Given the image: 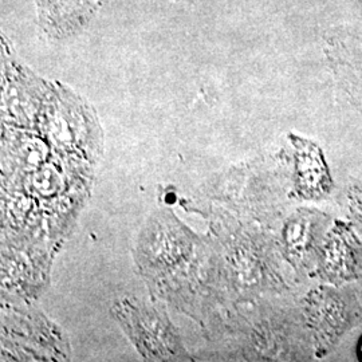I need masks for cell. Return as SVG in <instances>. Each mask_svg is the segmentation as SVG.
<instances>
[{
    "label": "cell",
    "mask_w": 362,
    "mask_h": 362,
    "mask_svg": "<svg viewBox=\"0 0 362 362\" xmlns=\"http://www.w3.org/2000/svg\"><path fill=\"white\" fill-rule=\"evenodd\" d=\"M134 314L136 315H133L132 320L136 325V329L133 327V332L136 334V342H137V345H141V344L145 345L144 348H146V356H149V349H151L149 345L155 341L156 336L160 337L164 342L168 341L169 344H172V345L180 346L176 337L172 336L168 320L158 317L155 311L152 310H145V313L136 310Z\"/></svg>",
    "instance_id": "6da1fadb"
},
{
    "label": "cell",
    "mask_w": 362,
    "mask_h": 362,
    "mask_svg": "<svg viewBox=\"0 0 362 362\" xmlns=\"http://www.w3.org/2000/svg\"><path fill=\"white\" fill-rule=\"evenodd\" d=\"M358 354H360V358L362 360V339L361 342H360V348H358Z\"/></svg>",
    "instance_id": "7a4b0ae2"
}]
</instances>
